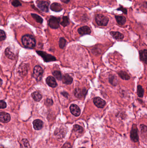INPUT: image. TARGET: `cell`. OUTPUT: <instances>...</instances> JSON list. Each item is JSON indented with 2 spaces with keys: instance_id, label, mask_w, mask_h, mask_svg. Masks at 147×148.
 <instances>
[{
  "instance_id": "18",
  "label": "cell",
  "mask_w": 147,
  "mask_h": 148,
  "mask_svg": "<svg viewBox=\"0 0 147 148\" xmlns=\"http://www.w3.org/2000/svg\"><path fill=\"white\" fill-rule=\"evenodd\" d=\"M27 68L26 65H21L18 69V72L19 75L21 76H24L27 74Z\"/></svg>"
},
{
  "instance_id": "15",
  "label": "cell",
  "mask_w": 147,
  "mask_h": 148,
  "mask_svg": "<svg viewBox=\"0 0 147 148\" xmlns=\"http://www.w3.org/2000/svg\"><path fill=\"white\" fill-rule=\"evenodd\" d=\"M5 54L6 56L9 59L14 60L17 58V56H16L15 54L11 51V49H10V47H8L6 49Z\"/></svg>"
},
{
  "instance_id": "12",
  "label": "cell",
  "mask_w": 147,
  "mask_h": 148,
  "mask_svg": "<svg viewBox=\"0 0 147 148\" xmlns=\"http://www.w3.org/2000/svg\"><path fill=\"white\" fill-rule=\"evenodd\" d=\"M87 92V90L85 89L76 88L74 91V94L77 98H81L86 95Z\"/></svg>"
},
{
  "instance_id": "6",
  "label": "cell",
  "mask_w": 147,
  "mask_h": 148,
  "mask_svg": "<svg viewBox=\"0 0 147 148\" xmlns=\"http://www.w3.org/2000/svg\"><path fill=\"white\" fill-rule=\"evenodd\" d=\"M94 104L99 108H102L105 106L106 102L99 97H96L93 99Z\"/></svg>"
},
{
  "instance_id": "4",
  "label": "cell",
  "mask_w": 147,
  "mask_h": 148,
  "mask_svg": "<svg viewBox=\"0 0 147 148\" xmlns=\"http://www.w3.org/2000/svg\"><path fill=\"white\" fill-rule=\"evenodd\" d=\"M36 52L38 55H40L43 58L45 62H51V61H54L56 60V59L54 57L51 55L47 54L44 52L38 51H36Z\"/></svg>"
},
{
  "instance_id": "20",
  "label": "cell",
  "mask_w": 147,
  "mask_h": 148,
  "mask_svg": "<svg viewBox=\"0 0 147 148\" xmlns=\"http://www.w3.org/2000/svg\"><path fill=\"white\" fill-rule=\"evenodd\" d=\"M139 55L141 60L147 64V50L146 49L141 50L139 52Z\"/></svg>"
},
{
  "instance_id": "1",
  "label": "cell",
  "mask_w": 147,
  "mask_h": 148,
  "mask_svg": "<svg viewBox=\"0 0 147 148\" xmlns=\"http://www.w3.org/2000/svg\"><path fill=\"white\" fill-rule=\"evenodd\" d=\"M22 42L25 47L30 49L33 48L36 46V41L33 36L31 35H25L22 38Z\"/></svg>"
},
{
  "instance_id": "2",
  "label": "cell",
  "mask_w": 147,
  "mask_h": 148,
  "mask_svg": "<svg viewBox=\"0 0 147 148\" xmlns=\"http://www.w3.org/2000/svg\"><path fill=\"white\" fill-rule=\"evenodd\" d=\"M96 23L99 26H106L108 23V18L102 14H97L95 17Z\"/></svg>"
},
{
  "instance_id": "35",
  "label": "cell",
  "mask_w": 147,
  "mask_h": 148,
  "mask_svg": "<svg viewBox=\"0 0 147 148\" xmlns=\"http://www.w3.org/2000/svg\"><path fill=\"white\" fill-rule=\"evenodd\" d=\"M60 1H61L62 2L64 3H66V4L68 3L70 1V0H60Z\"/></svg>"
},
{
  "instance_id": "32",
  "label": "cell",
  "mask_w": 147,
  "mask_h": 148,
  "mask_svg": "<svg viewBox=\"0 0 147 148\" xmlns=\"http://www.w3.org/2000/svg\"><path fill=\"white\" fill-rule=\"evenodd\" d=\"M12 4L13 6L16 7L21 5V4L18 0H13V1L12 2Z\"/></svg>"
},
{
  "instance_id": "14",
  "label": "cell",
  "mask_w": 147,
  "mask_h": 148,
  "mask_svg": "<svg viewBox=\"0 0 147 148\" xmlns=\"http://www.w3.org/2000/svg\"><path fill=\"white\" fill-rule=\"evenodd\" d=\"M61 79L63 82L67 85H71L72 84L73 81V78L67 74L64 75Z\"/></svg>"
},
{
  "instance_id": "7",
  "label": "cell",
  "mask_w": 147,
  "mask_h": 148,
  "mask_svg": "<svg viewBox=\"0 0 147 148\" xmlns=\"http://www.w3.org/2000/svg\"><path fill=\"white\" fill-rule=\"evenodd\" d=\"M131 138L132 140L134 142L138 141V135L137 133V128L136 125L135 124L133 125L132 128V131L131 133Z\"/></svg>"
},
{
  "instance_id": "36",
  "label": "cell",
  "mask_w": 147,
  "mask_h": 148,
  "mask_svg": "<svg viewBox=\"0 0 147 148\" xmlns=\"http://www.w3.org/2000/svg\"><path fill=\"white\" fill-rule=\"evenodd\" d=\"M3 81L1 79V78H0V86H1L2 85V84Z\"/></svg>"
},
{
  "instance_id": "25",
  "label": "cell",
  "mask_w": 147,
  "mask_h": 148,
  "mask_svg": "<svg viewBox=\"0 0 147 148\" xmlns=\"http://www.w3.org/2000/svg\"><path fill=\"white\" fill-rule=\"evenodd\" d=\"M22 143V148H31L30 146V143H29L28 141L26 139H22L21 141Z\"/></svg>"
},
{
  "instance_id": "23",
  "label": "cell",
  "mask_w": 147,
  "mask_h": 148,
  "mask_svg": "<svg viewBox=\"0 0 147 148\" xmlns=\"http://www.w3.org/2000/svg\"><path fill=\"white\" fill-rule=\"evenodd\" d=\"M118 75L119 76H120V77L123 80H129L130 78L129 75H128L127 72L124 71H121L120 72H119L118 73Z\"/></svg>"
},
{
  "instance_id": "8",
  "label": "cell",
  "mask_w": 147,
  "mask_h": 148,
  "mask_svg": "<svg viewBox=\"0 0 147 148\" xmlns=\"http://www.w3.org/2000/svg\"><path fill=\"white\" fill-rule=\"evenodd\" d=\"M38 7L42 11L47 12L48 11L49 3L46 1H41L38 4Z\"/></svg>"
},
{
  "instance_id": "34",
  "label": "cell",
  "mask_w": 147,
  "mask_h": 148,
  "mask_svg": "<svg viewBox=\"0 0 147 148\" xmlns=\"http://www.w3.org/2000/svg\"><path fill=\"white\" fill-rule=\"evenodd\" d=\"M117 10H121L122 11H123V12L125 13V14H127V10H126L125 8H123V7H121V8H119L117 9Z\"/></svg>"
},
{
  "instance_id": "9",
  "label": "cell",
  "mask_w": 147,
  "mask_h": 148,
  "mask_svg": "<svg viewBox=\"0 0 147 148\" xmlns=\"http://www.w3.org/2000/svg\"><path fill=\"white\" fill-rule=\"evenodd\" d=\"M70 111L71 113L75 117H78L80 114V109L76 104H72L71 105Z\"/></svg>"
},
{
  "instance_id": "10",
  "label": "cell",
  "mask_w": 147,
  "mask_h": 148,
  "mask_svg": "<svg viewBox=\"0 0 147 148\" xmlns=\"http://www.w3.org/2000/svg\"><path fill=\"white\" fill-rule=\"evenodd\" d=\"M10 115L6 112H0V121L4 123H7L10 120Z\"/></svg>"
},
{
  "instance_id": "5",
  "label": "cell",
  "mask_w": 147,
  "mask_h": 148,
  "mask_svg": "<svg viewBox=\"0 0 147 148\" xmlns=\"http://www.w3.org/2000/svg\"><path fill=\"white\" fill-rule=\"evenodd\" d=\"M60 18L52 17L49 20L48 24L50 27L52 29H57L59 27Z\"/></svg>"
},
{
  "instance_id": "16",
  "label": "cell",
  "mask_w": 147,
  "mask_h": 148,
  "mask_svg": "<svg viewBox=\"0 0 147 148\" xmlns=\"http://www.w3.org/2000/svg\"><path fill=\"white\" fill-rule=\"evenodd\" d=\"M50 8L51 10L55 12L60 11L63 9L62 7L60 4L58 3H53L50 7Z\"/></svg>"
},
{
  "instance_id": "24",
  "label": "cell",
  "mask_w": 147,
  "mask_h": 148,
  "mask_svg": "<svg viewBox=\"0 0 147 148\" xmlns=\"http://www.w3.org/2000/svg\"><path fill=\"white\" fill-rule=\"evenodd\" d=\"M69 20L68 17L67 16L63 17V20L60 22V24L62 26L65 27L69 24Z\"/></svg>"
},
{
  "instance_id": "22",
  "label": "cell",
  "mask_w": 147,
  "mask_h": 148,
  "mask_svg": "<svg viewBox=\"0 0 147 148\" xmlns=\"http://www.w3.org/2000/svg\"><path fill=\"white\" fill-rule=\"evenodd\" d=\"M32 97L33 99L36 102H39L42 98L41 94L38 92H34L32 94Z\"/></svg>"
},
{
  "instance_id": "28",
  "label": "cell",
  "mask_w": 147,
  "mask_h": 148,
  "mask_svg": "<svg viewBox=\"0 0 147 148\" xmlns=\"http://www.w3.org/2000/svg\"><path fill=\"white\" fill-rule=\"evenodd\" d=\"M66 44V40L64 38H60L59 40V47L61 49H63L65 47Z\"/></svg>"
},
{
  "instance_id": "27",
  "label": "cell",
  "mask_w": 147,
  "mask_h": 148,
  "mask_svg": "<svg viewBox=\"0 0 147 148\" xmlns=\"http://www.w3.org/2000/svg\"><path fill=\"white\" fill-rule=\"evenodd\" d=\"M144 93V90L142 86L138 85L137 88V94L138 95V97L142 98L143 97Z\"/></svg>"
},
{
  "instance_id": "3",
  "label": "cell",
  "mask_w": 147,
  "mask_h": 148,
  "mask_svg": "<svg viewBox=\"0 0 147 148\" xmlns=\"http://www.w3.org/2000/svg\"><path fill=\"white\" fill-rule=\"evenodd\" d=\"M43 73V70L41 66H36L34 68V77L36 79L37 81H40L42 78V75Z\"/></svg>"
},
{
  "instance_id": "21",
  "label": "cell",
  "mask_w": 147,
  "mask_h": 148,
  "mask_svg": "<svg viewBox=\"0 0 147 148\" xmlns=\"http://www.w3.org/2000/svg\"><path fill=\"white\" fill-rule=\"evenodd\" d=\"M115 18H116L117 23L120 25L124 24L126 22V18L124 16H116Z\"/></svg>"
},
{
  "instance_id": "13",
  "label": "cell",
  "mask_w": 147,
  "mask_h": 148,
  "mask_svg": "<svg viewBox=\"0 0 147 148\" xmlns=\"http://www.w3.org/2000/svg\"><path fill=\"white\" fill-rule=\"evenodd\" d=\"M46 83L47 85L52 88H55L58 85L55 79L52 76H49L46 79Z\"/></svg>"
},
{
  "instance_id": "37",
  "label": "cell",
  "mask_w": 147,
  "mask_h": 148,
  "mask_svg": "<svg viewBox=\"0 0 147 148\" xmlns=\"http://www.w3.org/2000/svg\"></svg>"
},
{
  "instance_id": "33",
  "label": "cell",
  "mask_w": 147,
  "mask_h": 148,
  "mask_svg": "<svg viewBox=\"0 0 147 148\" xmlns=\"http://www.w3.org/2000/svg\"><path fill=\"white\" fill-rule=\"evenodd\" d=\"M6 107V104L3 100H0V109H4Z\"/></svg>"
},
{
  "instance_id": "30",
  "label": "cell",
  "mask_w": 147,
  "mask_h": 148,
  "mask_svg": "<svg viewBox=\"0 0 147 148\" xmlns=\"http://www.w3.org/2000/svg\"><path fill=\"white\" fill-rule=\"evenodd\" d=\"M74 130L76 132H78V133H82L83 131V129L81 126L79 125H75L74 126Z\"/></svg>"
},
{
  "instance_id": "26",
  "label": "cell",
  "mask_w": 147,
  "mask_h": 148,
  "mask_svg": "<svg viewBox=\"0 0 147 148\" xmlns=\"http://www.w3.org/2000/svg\"><path fill=\"white\" fill-rule=\"evenodd\" d=\"M31 16L36 20V22L39 23H42L43 20L41 17H40L37 14H32Z\"/></svg>"
},
{
  "instance_id": "17",
  "label": "cell",
  "mask_w": 147,
  "mask_h": 148,
  "mask_svg": "<svg viewBox=\"0 0 147 148\" xmlns=\"http://www.w3.org/2000/svg\"><path fill=\"white\" fill-rule=\"evenodd\" d=\"M34 128L36 130H40L43 126V123L41 120H35L33 122Z\"/></svg>"
},
{
  "instance_id": "31",
  "label": "cell",
  "mask_w": 147,
  "mask_h": 148,
  "mask_svg": "<svg viewBox=\"0 0 147 148\" xmlns=\"http://www.w3.org/2000/svg\"><path fill=\"white\" fill-rule=\"evenodd\" d=\"M6 38V35L5 33L3 30H0V41H2L5 40Z\"/></svg>"
},
{
  "instance_id": "11",
  "label": "cell",
  "mask_w": 147,
  "mask_h": 148,
  "mask_svg": "<svg viewBox=\"0 0 147 148\" xmlns=\"http://www.w3.org/2000/svg\"><path fill=\"white\" fill-rule=\"evenodd\" d=\"M78 32L80 35H86L91 34V30L88 26H84L79 28L78 30Z\"/></svg>"
},
{
  "instance_id": "29",
  "label": "cell",
  "mask_w": 147,
  "mask_h": 148,
  "mask_svg": "<svg viewBox=\"0 0 147 148\" xmlns=\"http://www.w3.org/2000/svg\"><path fill=\"white\" fill-rule=\"evenodd\" d=\"M53 75L58 80H60L61 79V74L60 71H54L53 72Z\"/></svg>"
},
{
  "instance_id": "19",
  "label": "cell",
  "mask_w": 147,
  "mask_h": 148,
  "mask_svg": "<svg viewBox=\"0 0 147 148\" xmlns=\"http://www.w3.org/2000/svg\"><path fill=\"white\" fill-rule=\"evenodd\" d=\"M110 34L114 39L116 40H121L124 38V36L123 34L119 32H111Z\"/></svg>"
}]
</instances>
